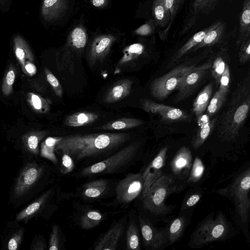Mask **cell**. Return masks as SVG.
Returning a JSON list of instances; mask_svg holds the SVG:
<instances>
[{"instance_id":"6da1fadb","label":"cell","mask_w":250,"mask_h":250,"mask_svg":"<svg viewBox=\"0 0 250 250\" xmlns=\"http://www.w3.org/2000/svg\"><path fill=\"white\" fill-rule=\"evenodd\" d=\"M126 133L76 134L62 137L55 150L70 155L75 163L91 165L120 149L130 139Z\"/></svg>"},{"instance_id":"7a4b0ae2","label":"cell","mask_w":250,"mask_h":250,"mask_svg":"<svg viewBox=\"0 0 250 250\" xmlns=\"http://www.w3.org/2000/svg\"><path fill=\"white\" fill-rule=\"evenodd\" d=\"M250 108V79L248 76L237 85L226 110L217 119L218 140L227 144L234 143L248 115Z\"/></svg>"},{"instance_id":"3957f363","label":"cell","mask_w":250,"mask_h":250,"mask_svg":"<svg viewBox=\"0 0 250 250\" xmlns=\"http://www.w3.org/2000/svg\"><path fill=\"white\" fill-rule=\"evenodd\" d=\"M229 179L227 184L214 192L227 198L233 203L235 223L250 242V162L244 164L229 177Z\"/></svg>"},{"instance_id":"277c9868","label":"cell","mask_w":250,"mask_h":250,"mask_svg":"<svg viewBox=\"0 0 250 250\" xmlns=\"http://www.w3.org/2000/svg\"><path fill=\"white\" fill-rule=\"evenodd\" d=\"M143 143L134 141L103 160L85 167L72 175L76 178H88L124 172L142 159Z\"/></svg>"},{"instance_id":"5b68a950","label":"cell","mask_w":250,"mask_h":250,"mask_svg":"<svg viewBox=\"0 0 250 250\" xmlns=\"http://www.w3.org/2000/svg\"><path fill=\"white\" fill-rule=\"evenodd\" d=\"M187 187L185 182L165 173L141 196L144 209L152 216L164 218L172 213L175 207L174 205H167L166 200L171 194L181 192Z\"/></svg>"},{"instance_id":"8992f818","label":"cell","mask_w":250,"mask_h":250,"mask_svg":"<svg viewBox=\"0 0 250 250\" xmlns=\"http://www.w3.org/2000/svg\"><path fill=\"white\" fill-rule=\"evenodd\" d=\"M235 234L234 227L222 211L211 212L197 226L188 245L192 249H200L210 243L229 240Z\"/></svg>"},{"instance_id":"52a82bcc","label":"cell","mask_w":250,"mask_h":250,"mask_svg":"<svg viewBox=\"0 0 250 250\" xmlns=\"http://www.w3.org/2000/svg\"><path fill=\"white\" fill-rule=\"evenodd\" d=\"M45 171L43 165L35 162L26 164L21 170L13 186V199L17 201L25 199L41 181Z\"/></svg>"},{"instance_id":"ba28073f","label":"cell","mask_w":250,"mask_h":250,"mask_svg":"<svg viewBox=\"0 0 250 250\" xmlns=\"http://www.w3.org/2000/svg\"><path fill=\"white\" fill-rule=\"evenodd\" d=\"M197 67L194 65L182 64L156 78L150 85L152 96L159 100L165 99L176 89L182 79Z\"/></svg>"},{"instance_id":"9c48e42d","label":"cell","mask_w":250,"mask_h":250,"mask_svg":"<svg viewBox=\"0 0 250 250\" xmlns=\"http://www.w3.org/2000/svg\"><path fill=\"white\" fill-rule=\"evenodd\" d=\"M170 149V147L165 145L145 159L140 171L144 181L141 196L146 193L154 182L164 174L167 162L171 155Z\"/></svg>"},{"instance_id":"30bf717a","label":"cell","mask_w":250,"mask_h":250,"mask_svg":"<svg viewBox=\"0 0 250 250\" xmlns=\"http://www.w3.org/2000/svg\"><path fill=\"white\" fill-rule=\"evenodd\" d=\"M144 181L141 173H130L121 180L115 187V198L109 205L125 207L142 194Z\"/></svg>"},{"instance_id":"8fae6325","label":"cell","mask_w":250,"mask_h":250,"mask_svg":"<svg viewBox=\"0 0 250 250\" xmlns=\"http://www.w3.org/2000/svg\"><path fill=\"white\" fill-rule=\"evenodd\" d=\"M193 160L191 148L182 145L174 153L171 154L165 167L164 174H168L175 179L185 182Z\"/></svg>"},{"instance_id":"7c38bea8","label":"cell","mask_w":250,"mask_h":250,"mask_svg":"<svg viewBox=\"0 0 250 250\" xmlns=\"http://www.w3.org/2000/svg\"><path fill=\"white\" fill-rule=\"evenodd\" d=\"M141 235L144 247L147 250H162L168 246L166 228L155 227L142 214L138 215Z\"/></svg>"},{"instance_id":"4fadbf2b","label":"cell","mask_w":250,"mask_h":250,"mask_svg":"<svg viewBox=\"0 0 250 250\" xmlns=\"http://www.w3.org/2000/svg\"><path fill=\"white\" fill-rule=\"evenodd\" d=\"M212 62V58H211L205 63L198 66L182 79L176 88L177 93L174 99L175 102L184 100L192 94L211 68Z\"/></svg>"},{"instance_id":"5bb4252c","label":"cell","mask_w":250,"mask_h":250,"mask_svg":"<svg viewBox=\"0 0 250 250\" xmlns=\"http://www.w3.org/2000/svg\"><path fill=\"white\" fill-rule=\"evenodd\" d=\"M236 28L228 30L227 24L223 21H218L211 25L202 41L190 51H195L205 47L213 45L224 46L232 37L236 35Z\"/></svg>"},{"instance_id":"9a60e30c","label":"cell","mask_w":250,"mask_h":250,"mask_svg":"<svg viewBox=\"0 0 250 250\" xmlns=\"http://www.w3.org/2000/svg\"><path fill=\"white\" fill-rule=\"evenodd\" d=\"M127 216L125 215L117 222L114 223L110 228L96 240L93 250H116L123 235L126 223Z\"/></svg>"},{"instance_id":"2e32d148","label":"cell","mask_w":250,"mask_h":250,"mask_svg":"<svg viewBox=\"0 0 250 250\" xmlns=\"http://www.w3.org/2000/svg\"><path fill=\"white\" fill-rule=\"evenodd\" d=\"M142 108L145 111L161 117L165 122L185 121L189 119V116L184 111L174 107L154 102L149 99L144 100Z\"/></svg>"},{"instance_id":"e0dca14e","label":"cell","mask_w":250,"mask_h":250,"mask_svg":"<svg viewBox=\"0 0 250 250\" xmlns=\"http://www.w3.org/2000/svg\"><path fill=\"white\" fill-rule=\"evenodd\" d=\"M193 212L178 213L166 226L168 245H172L181 239L190 224Z\"/></svg>"},{"instance_id":"ac0fdd59","label":"cell","mask_w":250,"mask_h":250,"mask_svg":"<svg viewBox=\"0 0 250 250\" xmlns=\"http://www.w3.org/2000/svg\"><path fill=\"white\" fill-rule=\"evenodd\" d=\"M110 188L108 179H96L82 186L80 196L84 200H96L107 195Z\"/></svg>"},{"instance_id":"d6986e66","label":"cell","mask_w":250,"mask_h":250,"mask_svg":"<svg viewBox=\"0 0 250 250\" xmlns=\"http://www.w3.org/2000/svg\"><path fill=\"white\" fill-rule=\"evenodd\" d=\"M54 192V188L48 189L35 201L21 210L17 215L16 220L27 221L31 218L39 213L53 197Z\"/></svg>"},{"instance_id":"ffe728a7","label":"cell","mask_w":250,"mask_h":250,"mask_svg":"<svg viewBox=\"0 0 250 250\" xmlns=\"http://www.w3.org/2000/svg\"><path fill=\"white\" fill-rule=\"evenodd\" d=\"M132 83V81L130 79L118 81L108 90L104 102L110 104L123 99L130 94Z\"/></svg>"},{"instance_id":"44dd1931","label":"cell","mask_w":250,"mask_h":250,"mask_svg":"<svg viewBox=\"0 0 250 250\" xmlns=\"http://www.w3.org/2000/svg\"><path fill=\"white\" fill-rule=\"evenodd\" d=\"M250 38V0H244L240 14L236 46Z\"/></svg>"},{"instance_id":"7402d4cb","label":"cell","mask_w":250,"mask_h":250,"mask_svg":"<svg viewBox=\"0 0 250 250\" xmlns=\"http://www.w3.org/2000/svg\"><path fill=\"white\" fill-rule=\"evenodd\" d=\"M209 119L208 118L201 123L199 122V127L190 141L191 147L194 150L202 146L215 126L217 118Z\"/></svg>"},{"instance_id":"603a6c76","label":"cell","mask_w":250,"mask_h":250,"mask_svg":"<svg viewBox=\"0 0 250 250\" xmlns=\"http://www.w3.org/2000/svg\"><path fill=\"white\" fill-rule=\"evenodd\" d=\"M207 177V170L202 159L198 156L193 158L192 166L185 183L187 187L200 186Z\"/></svg>"},{"instance_id":"cb8c5ba5","label":"cell","mask_w":250,"mask_h":250,"mask_svg":"<svg viewBox=\"0 0 250 250\" xmlns=\"http://www.w3.org/2000/svg\"><path fill=\"white\" fill-rule=\"evenodd\" d=\"M204 193V190L200 186L190 187L182 200L179 213L193 212L195 207L203 196Z\"/></svg>"},{"instance_id":"d4e9b609","label":"cell","mask_w":250,"mask_h":250,"mask_svg":"<svg viewBox=\"0 0 250 250\" xmlns=\"http://www.w3.org/2000/svg\"><path fill=\"white\" fill-rule=\"evenodd\" d=\"M213 84L209 83L200 92L193 103V112L197 121L203 116L211 99Z\"/></svg>"},{"instance_id":"484cf974","label":"cell","mask_w":250,"mask_h":250,"mask_svg":"<svg viewBox=\"0 0 250 250\" xmlns=\"http://www.w3.org/2000/svg\"><path fill=\"white\" fill-rule=\"evenodd\" d=\"M211 25L194 34L172 57L168 64L171 65L176 62L184 55L190 51L193 47L199 43L203 39L207 32L210 29Z\"/></svg>"},{"instance_id":"4316f807","label":"cell","mask_w":250,"mask_h":250,"mask_svg":"<svg viewBox=\"0 0 250 250\" xmlns=\"http://www.w3.org/2000/svg\"><path fill=\"white\" fill-rule=\"evenodd\" d=\"M219 1V0H194L192 4L191 12L193 17L189 19L186 25L192 26L198 14H209L212 12Z\"/></svg>"},{"instance_id":"83f0119b","label":"cell","mask_w":250,"mask_h":250,"mask_svg":"<svg viewBox=\"0 0 250 250\" xmlns=\"http://www.w3.org/2000/svg\"><path fill=\"white\" fill-rule=\"evenodd\" d=\"M99 115L90 112H78L68 116L64 125L71 127H79L94 123L99 118Z\"/></svg>"},{"instance_id":"f1b7e54d","label":"cell","mask_w":250,"mask_h":250,"mask_svg":"<svg viewBox=\"0 0 250 250\" xmlns=\"http://www.w3.org/2000/svg\"><path fill=\"white\" fill-rule=\"evenodd\" d=\"M143 124V121L138 119L123 118L110 121L97 128L107 130H125L140 126Z\"/></svg>"},{"instance_id":"f546056e","label":"cell","mask_w":250,"mask_h":250,"mask_svg":"<svg viewBox=\"0 0 250 250\" xmlns=\"http://www.w3.org/2000/svg\"><path fill=\"white\" fill-rule=\"evenodd\" d=\"M46 134L45 131H30L25 134L22 140L25 149L32 154H39V144Z\"/></svg>"},{"instance_id":"4dcf8cb0","label":"cell","mask_w":250,"mask_h":250,"mask_svg":"<svg viewBox=\"0 0 250 250\" xmlns=\"http://www.w3.org/2000/svg\"><path fill=\"white\" fill-rule=\"evenodd\" d=\"M104 214L97 210H89L83 213L79 219L80 227L88 230L98 226L105 218Z\"/></svg>"},{"instance_id":"1f68e13d","label":"cell","mask_w":250,"mask_h":250,"mask_svg":"<svg viewBox=\"0 0 250 250\" xmlns=\"http://www.w3.org/2000/svg\"><path fill=\"white\" fill-rule=\"evenodd\" d=\"M140 228L133 220H130L126 234V249L127 250H141Z\"/></svg>"},{"instance_id":"d6a6232c","label":"cell","mask_w":250,"mask_h":250,"mask_svg":"<svg viewBox=\"0 0 250 250\" xmlns=\"http://www.w3.org/2000/svg\"><path fill=\"white\" fill-rule=\"evenodd\" d=\"M14 50L23 72L26 62L29 61L32 62L34 61L33 54L26 42L20 38L15 40Z\"/></svg>"},{"instance_id":"836d02e7","label":"cell","mask_w":250,"mask_h":250,"mask_svg":"<svg viewBox=\"0 0 250 250\" xmlns=\"http://www.w3.org/2000/svg\"><path fill=\"white\" fill-rule=\"evenodd\" d=\"M152 9L154 20L158 27H167L169 23L170 16L165 5V0H155Z\"/></svg>"},{"instance_id":"e575fe53","label":"cell","mask_w":250,"mask_h":250,"mask_svg":"<svg viewBox=\"0 0 250 250\" xmlns=\"http://www.w3.org/2000/svg\"><path fill=\"white\" fill-rule=\"evenodd\" d=\"M227 52V47L222 46L212 61L211 68V75L214 78L215 84H219L220 78L224 72L227 64L224 59Z\"/></svg>"},{"instance_id":"d590c367","label":"cell","mask_w":250,"mask_h":250,"mask_svg":"<svg viewBox=\"0 0 250 250\" xmlns=\"http://www.w3.org/2000/svg\"><path fill=\"white\" fill-rule=\"evenodd\" d=\"M62 137H48L42 142L40 154L42 157L51 161L54 164H58V159L55 154V146Z\"/></svg>"},{"instance_id":"8d00e7d4","label":"cell","mask_w":250,"mask_h":250,"mask_svg":"<svg viewBox=\"0 0 250 250\" xmlns=\"http://www.w3.org/2000/svg\"><path fill=\"white\" fill-rule=\"evenodd\" d=\"M27 101L35 111L40 113H47L50 110L51 104L50 100L31 92L27 94Z\"/></svg>"},{"instance_id":"74e56055","label":"cell","mask_w":250,"mask_h":250,"mask_svg":"<svg viewBox=\"0 0 250 250\" xmlns=\"http://www.w3.org/2000/svg\"><path fill=\"white\" fill-rule=\"evenodd\" d=\"M167 9L169 11L170 19L168 25L164 30L159 32L161 40H165L168 34L169 29L172 26V23L177 14L180 8L185 0H164Z\"/></svg>"},{"instance_id":"f35d334b","label":"cell","mask_w":250,"mask_h":250,"mask_svg":"<svg viewBox=\"0 0 250 250\" xmlns=\"http://www.w3.org/2000/svg\"><path fill=\"white\" fill-rule=\"evenodd\" d=\"M144 49V46L140 43H135L130 45L125 50L118 65H123L136 59L143 53Z\"/></svg>"},{"instance_id":"ab89813d","label":"cell","mask_w":250,"mask_h":250,"mask_svg":"<svg viewBox=\"0 0 250 250\" xmlns=\"http://www.w3.org/2000/svg\"><path fill=\"white\" fill-rule=\"evenodd\" d=\"M227 95L218 90L216 91L209 101L207 108L206 115L210 118L216 114L220 109L226 99Z\"/></svg>"},{"instance_id":"60d3db41","label":"cell","mask_w":250,"mask_h":250,"mask_svg":"<svg viewBox=\"0 0 250 250\" xmlns=\"http://www.w3.org/2000/svg\"><path fill=\"white\" fill-rule=\"evenodd\" d=\"M16 78V68L11 64L3 78L1 90L3 94L7 96L13 92V85Z\"/></svg>"},{"instance_id":"b9f144b4","label":"cell","mask_w":250,"mask_h":250,"mask_svg":"<svg viewBox=\"0 0 250 250\" xmlns=\"http://www.w3.org/2000/svg\"><path fill=\"white\" fill-rule=\"evenodd\" d=\"M110 43V39L104 38L95 44L91 56V62H90L91 64H94L97 60H100L104 57Z\"/></svg>"},{"instance_id":"7bdbcfd3","label":"cell","mask_w":250,"mask_h":250,"mask_svg":"<svg viewBox=\"0 0 250 250\" xmlns=\"http://www.w3.org/2000/svg\"><path fill=\"white\" fill-rule=\"evenodd\" d=\"M63 247V243L61 240L59 228L57 225L54 224L52 226L51 232L50 235L48 250H60Z\"/></svg>"},{"instance_id":"ee69618b","label":"cell","mask_w":250,"mask_h":250,"mask_svg":"<svg viewBox=\"0 0 250 250\" xmlns=\"http://www.w3.org/2000/svg\"><path fill=\"white\" fill-rule=\"evenodd\" d=\"M71 42L73 45L77 48H83L86 44V38L84 31L80 28L74 29L71 35Z\"/></svg>"},{"instance_id":"f6af8a7d","label":"cell","mask_w":250,"mask_h":250,"mask_svg":"<svg viewBox=\"0 0 250 250\" xmlns=\"http://www.w3.org/2000/svg\"><path fill=\"white\" fill-rule=\"evenodd\" d=\"M60 172L63 174H67L72 172L75 167V163L72 157L65 153H62Z\"/></svg>"},{"instance_id":"bcb514c9","label":"cell","mask_w":250,"mask_h":250,"mask_svg":"<svg viewBox=\"0 0 250 250\" xmlns=\"http://www.w3.org/2000/svg\"><path fill=\"white\" fill-rule=\"evenodd\" d=\"M44 72L47 81L52 86L56 95L61 97L62 95V89L60 82L48 68H45Z\"/></svg>"},{"instance_id":"7dc6e473","label":"cell","mask_w":250,"mask_h":250,"mask_svg":"<svg viewBox=\"0 0 250 250\" xmlns=\"http://www.w3.org/2000/svg\"><path fill=\"white\" fill-rule=\"evenodd\" d=\"M229 81L230 71L228 65L227 64L225 69L220 78L219 88L218 89L226 95H227L229 92Z\"/></svg>"},{"instance_id":"c3c4849f","label":"cell","mask_w":250,"mask_h":250,"mask_svg":"<svg viewBox=\"0 0 250 250\" xmlns=\"http://www.w3.org/2000/svg\"><path fill=\"white\" fill-rule=\"evenodd\" d=\"M239 47V62L241 63H246L250 59V38L243 42Z\"/></svg>"},{"instance_id":"681fc988","label":"cell","mask_w":250,"mask_h":250,"mask_svg":"<svg viewBox=\"0 0 250 250\" xmlns=\"http://www.w3.org/2000/svg\"><path fill=\"white\" fill-rule=\"evenodd\" d=\"M24 231L23 229H21L14 234L8 242V250H16L19 249L23 238Z\"/></svg>"},{"instance_id":"f907efd6","label":"cell","mask_w":250,"mask_h":250,"mask_svg":"<svg viewBox=\"0 0 250 250\" xmlns=\"http://www.w3.org/2000/svg\"><path fill=\"white\" fill-rule=\"evenodd\" d=\"M157 26L158 25L155 21L151 20L149 22L142 25L137 29L135 32L137 34L141 36L149 35L154 32Z\"/></svg>"},{"instance_id":"816d5d0a","label":"cell","mask_w":250,"mask_h":250,"mask_svg":"<svg viewBox=\"0 0 250 250\" xmlns=\"http://www.w3.org/2000/svg\"><path fill=\"white\" fill-rule=\"evenodd\" d=\"M33 250H44L46 249V246L44 241L41 238L35 239L31 247Z\"/></svg>"},{"instance_id":"f5cc1de1","label":"cell","mask_w":250,"mask_h":250,"mask_svg":"<svg viewBox=\"0 0 250 250\" xmlns=\"http://www.w3.org/2000/svg\"><path fill=\"white\" fill-rule=\"evenodd\" d=\"M23 73L33 76L36 73V67L32 62L27 61L25 63Z\"/></svg>"},{"instance_id":"db71d44e","label":"cell","mask_w":250,"mask_h":250,"mask_svg":"<svg viewBox=\"0 0 250 250\" xmlns=\"http://www.w3.org/2000/svg\"><path fill=\"white\" fill-rule=\"evenodd\" d=\"M57 0H44V5L46 7H49L54 4Z\"/></svg>"},{"instance_id":"11a10c76","label":"cell","mask_w":250,"mask_h":250,"mask_svg":"<svg viewBox=\"0 0 250 250\" xmlns=\"http://www.w3.org/2000/svg\"><path fill=\"white\" fill-rule=\"evenodd\" d=\"M104 0H93V4L96 7L100 6L104 4Z\"/></svg>"},{"instance_id":"9f6ffc18","label":"cell","mask_w":250,"mask_h":250,"mask_svg":"<svg viewBox=\"0 0 250 250\" xmlns=\"http://www.w3.org/2000/svg\"></svg>"}]
</instances>
